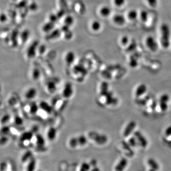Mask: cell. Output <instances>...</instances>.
<instances>
[{
	"label": "cell",
	"instance_id": "f1b7e54d",
	"mask_svg": "<svg viewBox=\"0 0 171 171\" xmlns=\"http://www.w3.org/2000/svg\"><path fill=\"white\" fill-rule=\"evenodd\" d=\"M100 22L97 21H94L92 22L91 28L94 31H98L101 29Z\"/></svg>",
	"mask_w": 171,
	"mask_h": 171
},
{
	"label": "cell",
	"instance_id": "f546056e",
	"mask_svg": "<svg viewBox=\"0 0 171 171\" xmlns=\"http://www.w3.org/2000/svg\"><path fill=\"white\" fill-rule=\"evenodd\" d=\"M91 165L87 162H83L80 165L79 171H89L91 169Z\"/></svg>",
	"mask_w": 171,
	"mask_h": 171
},
{
	"label": "cell",
	"instance_id": "7402d4cb",
	"mask_svg": "<svg viewBox=\"0 0 171 171\" xmlns=\"http://www.w3.org/2000/svg\"><path fill=\"white\" fill-rule=\"evenodd\" d=\"M111 12V9L108 6H103L100 9V14L103 17H107L109 16Z\"/></svg>",
	"mask_w": 171,
	"mask_h": 171
},
{
	"label": "cell",
	"instance_id": "ffe728a7",
	"mask_svg": "<svg viewBox=\"0 0 171 171\" xmlns=\"http://www.w3.org/2000/svg\"><path fill=\"white\" fill-rule=\"evenodd\" d=\"M128 160L125 158H123L119 163H118V165H116L115 167V170L116 171H123L126 168V166L128 165Z\"/></svg>",
	"mask_w": 171,
	"mask_h": 171
},
{
	"label": "cell",
	"instance_id": "d590c367",
	"mask_svg": "<svg viewBox=\"0 0 171 171\" xmlns=\"http://www.w3.org/2000/svg\"><path fill=\"white\" fill-rule=\"evenodd\" d=\"M128 38H127L126 36L123 37L121 40V43L123 45H124V44H126L127 43H128Z\"/></svg>",
	"mask_w": 171,
	"mask_h": 171
},
{
	"label": "cell",
	"instance_id": "9a60e30c",
	"mask_svg": "<svg viewBox=\"0 0 171 171\" xmlns=\"http://www.w3.org/2000/svg\"><path fill=\"white\" fill-rule=\"evenodd\" d=\"M133 136H135L137 144H139L143 148H146L148 146V141L143 134L139 131H135Z\"/></svg>",
	"mask_w": 171,
	"mask_h": 171
},
{
	"label": "cell",
	"instance_id": "4dcf8cb0",
	"mask_svg": "<svg viewBox=\"0 0 171 171\" xmlns=\"http://www.w3.org/2000/svg\"><path fill=\"white\" fill-rule=\"evenodd\" d=\"M128 143L131 147H135L137 144V141L135 136L133 135L128 138Z\"/></svg>",
	"mask_w": 171,
	"mask_h": 171
},
{
	"label": "cell",
	"instance_id": "8992f818",
	"mask_svg": "<svg viewBox=\"0 0 171 171\" xmlns=\"http://www.w3.org/2000/svg\"><path fill=\"white\" fill-rule=\"evenodd\" d=\"M60 94L61 97L65 100L69 101L73 98L75 95V88L74 85L69 82H66L61 86Z\"/></svg>",
	"mask_w": 171,
	"mask_h": 171
},
{
	"label": "cell",
	"instance_id": "8d00e7d4",
	"mask_svg": "<svg viewBox=\"0 0 171 171\" xmlns=\"http://www.w3.org/2000/svg\"><path fill=\"white\" fill-rule=\"evenodd\" d=\"M149 171H155V170H154V169H151L150 170H149Z\"/></svg>",
	"mask_w": 171,
	"mask_h": 171
},
{
	"label": "cell",
	"instance_id": "1f68e13d",
	"mask_svg": "<svg viewBox=\"0 0 171 171\" xmlns=\"http://www.w3.org/2000/svg\"><path fill=\"white\" fill-rule=\"evenodd\" d=\"M8 135H3V136H1V146L5 145L9 141L8 136Z\"/></svg>",
	"mask_w": 171,
	"mask_h": 171
},
{
	"label": "cell",
	"instance_id": "cb8c5ba5",
	"mask_svg": "<svg viewBox=\"0 0 171 171\" xmlns=\"http://www.w3.org/2000/svg\"><path fill=\"white\" fill-rule=\"evenodd\" d=\"M32 155V152L31 151H27L22 156V158H21L22 162L25 163L26 162L29 161L31 158L33 157Z\"/></svg>",
	"mask_w": 171,
	"mask_h": 171
},
{
	"label": "cell",
	"instance_id": "484cf974",
	"mask_svg": "<svg viewBox=\"0 0 171 171\" xmlns=\"http://www.w3.org/2000/svg\"><path fill=\"white\" fill-rule=\"evenodd\" d=\"M12 118L9 114L8 113L4 114L3 117H1V125L3 123L4 126H7V124L10 122L11 120H12Z\"/></svg>",
	"mask_w": 171,
	"mask_h": 171
},
{
	"label": "cell",
	"instance_id": "836d02e7",
	"mask_svg": "<svg viewBox=\"0 0 171 171\" xmlns=\"http://www.w3.org/2000/svg\"><path fill=\"white\" fill-rule=\"evenodd\" d=\"M148 4L151 7H155L157 5V0H146Z\"/></svg>",
	"mask_w": 171,
	"mask_h": 171
},
{
	"label": "cell",
	"instance_id": "ac0fdd59",
	"mask_svg": "<svg viewBox=\"0 0 171 171\" xmlns=\"http://www.w3.org/2000/svg\"><path fill=\"white\" fill-rule=\"evenodd\" d=\"M34 141L37 147V149L40 150V149H44L45 145L46 144V141H45V138L41 136L39 133H37L34 136Z\"/></svg>",
	"mask_w": 171,
	"mask_h": 171
},
{
	"label": "cell",
	"instance_id": "e0dca14e",
	"mask_svg": "<svg viewBox=\"0 0 171 171\" xmlns=\"http://www.w3.org/2000/svg\"><path fill=\"white\" fill-rule=\"evenodd\" d=\"M58 131V129L54 126H50L47 129L46 136L47 139L50 141H54L57 139Z\"/></svg>",
	"mask_w": 171,
	"mask_h": 171
},
{
	"label": "cell",
	"instance_id": "d4e9b609",
	"mask_svg": "<svg viewBox=\"0 0 171 171\" xmlns=\"http://www.w3.org/2000/svg\"><path fill=\"white\" fill-rule=\"evenodd\" d=\"M164 138L167 142H171V125L165 129L164 132Z\"/></svg>",
	"mask_w": 171,
	"mask_h": 171
},
{
	"label": "cell",
	"instance_id": "44dd1931",
	"mask_svg": "<svg viewBox=\"0 0 171 171\" xmlns=\"http://www.w3.org/2000/svg\"><path fill=\"white\" fill-rule=\"evenodd\" d=\"M113 20L114 23L118 25H122L125 24L126 22L125 17L121 14L115 15L113 17Z\"/></svg>",
	"mask_w": 171,
	"mask_h": 171
},
{
	"label": "cell",
	"instance_id": "3957f363",
	"mask_svg": "<svg viewBox=\"0 0 171 171\" xmlns=\"http://www.w3.org/2000/svg\"><path fill=\"white\" fill-rule=\"evenodd\" d=\"M60 79L55 76L50 77L45 81L44 84V89L45 92L49 95L54 96L56 94L58 89H61Z\"/></svg>",
	"mask_w": 171,
	"mask_h": 171
},
{
	"label": "cell",
	"instance_id": "30bf717a",
	"mask_svg": "<svg viewBox=\"0 0 171 171\" xmlns=\"http://www.w3.org/2000/svg\"><path fill=\"white\" fill-rule=\"evenodd\" d=\"M26 103L23 106L24 111L28 115H37L39 110V103H37L35 101Z\"/></svg>",
	"mask_w": 171,
	"mask_h": 171
},
{
	"label": "cell",
	"instance_id": "e575fe53",
	"mask_svg": "<svg viewBox=\"0 0 171 171\" xmlns=\"http://www.w3.org/2000/svg\"><path fill=\"white\" fill-rule=\"evenodd\" d=\"M140 16H141V19H142L143 21H146L145 19H146V18L147 16V12H146V11H143V12H141Z\"/></svg>",
	"mask_w": 171,
	"mask_h": 171
},
{
	"label": "cell",
	"instance_id": "5bb4252c",
	"mask_svg": "<svg viewBox=\"0 0 171 171\" xmlns=\"http://www.w3.org/2000/svg\"><path fill=\"white\" fill-rule=\"evenodd\" d=\"M162 43L163 47L167 48L169 45V40L170 36V30L168 26L164 25L162 26Z\"/></svg>",
	"mask_w": 171,
	"mask_h": 171
},
{
	"label": "cell",
	"instance_id": "8fae6325",
	"mask_svg": "<svg viewBox=\"0 0 171 171\" xmlns=\"http://www.w3.org/2000/svg\"><path fill=\"white\" fill-rule=\"evenodd\" d=\"M136 128V123L135 121L132 120L129 122L125 126L123 132V137L126 139H128V137L133 136L136 131L135 130Z\"/></svg>",
	"mask_w": 171,
	"mask_h": 171
},
{
	"label": "cell",
	"instance_id": "7c38bea8",
	"mask_svg": "<svg viewBox=\"0 0 171 171\" xmlns=\"http://www.w3.org/2000/svg\"><path fill=\"white\" fill-rule=\"evenodd\" d=\"M43 74V71L40 68L37 66H34L30 69L29 76L31 80L33 82H38L41 80Z\"/></svg>",
	"mask_w": 171,
	"mask_h": 171
},
{
	"label": "cell",
	"instance_id": "7a4b0ae2",
	"mask_svg": "<svg viewBox=\"0 0 171 171\" xmlns=\"http://www.w3.org/2000/svg\"><path fill=\"white\" fill-rule=\"evenodd\" d=\"M69 69H71V71L68 72V74L69 73V76L74 80L79 82H84L89 73V68L82 64L74 65Z\"/></svg>",
	"mask_w": 171,
	"mask_h": 171
},
{
	"label": "cell",
	"instance_id": "ba28073f",
	"mask_svg": "<svg viewBox=\"0 0 171 171\" xmlns=\"http://www.w3.org/2000/svg\"><path fill=\"white\" fill-rule=\"evenodd\" d=\"M51 100V104L55 111L61 112L65 108L68 101L63 99L61 95H54Z\"/></svg>",
	"mask_w": 171,
	"mask_h": 171
},
{
	"label": "cell",
	"instance_id": "74e56055",
	"mask_svg": "<svg viewBox=\"0 0 171 171\" xmlns=\"http://www.w3.org/2000/svg\"><path fill=\"white\" fill-rule=\"evenodd\" d=\"M40 171V170H38V171Z\"/></svg>",
	"mask_w": 171,
	"mask_h": 171
},
{
	"label": "cell",
	"instance_id": "6da1fadb",
	"mask_svg": "<svg viewBox=\"0 0 171 171\" xmlns=\"http://www.w3.org/2000/svg\"><path fill=\"white\" fill-rule=\"evenodd\" d=\"M97 102L102 107L115 106L118 104V99L111 91L109 84L107 82H101L98 85Z\"/></svg>",
	"mask_w": 171,
	"mask_h": 171
},
{
	"label": "cell",
	"instance_id": "4316f807",
	"mask_svg": "<svg viewBox=\"0 0 171 171\" xmlns=\"http://www.w3.org/2000/svg\"><path fill=\"white\" fill-rule=\"evenodd\" d=\"M147 163L151 168L153 169L155 171H157L159 169V165L158 164L157 162L154 159H153V158H149L147 161Z\"/></svg>",
	"mask_w": 171,
	"mask_h": 171
},
{
	"label": "cell",
	"instance_id": "9c48e42d",
	"mask_svg": "<svg viewBox=\"0 0 171 171\" xmlns=\"http://www.w3.org/2000/svg\"><path fill=\"white\" fill-rule=\"evenodd\" d=\"M38 96V90L35 87H28L23 91V98L27 102L35 101Z\"/></svg>",
	"mask_w": 171,
	"mask_h": 171
},
{
	"label": "cell",
	"instance_id": "d6a6232c",
	"mask_svg": "<svg viewBox=\"0 0 171 171\" xmlns=\"http://www.w3.org/2000/svg\"><path fill=\"white\" fill-rule=\"evenodd\" d=\"M115 5L118 7H121L125 4L126 0H113Z\"/></svg>",
	"mask_w": 171,
	"mask_h": 171
},
{
	"label": "cell",
	"instance_id": "603a6c76",
	"mask_svg": "<svg viewBox=\"0 0 171 171\" xmlns=\"http://www.w3.org/2000/svg\"><path fill=\"white\" fill-rule=\"evenodd\" d=\"M36 165V161L34 157H32L30 160L29 162L26 171H35Z\"/></svg>",
	"mask_w": 171,
	"mask_h": 171
},
{
	"label": "cell",
	"instance_id": "52a82bcc",
	"mask_svg": "<svg viewBox=\"0 0 171 171\" xmlns=\"http://www.w3.org/2000/svg\"><path fill=\"white\" fill-rule=\"evenodd\" d=\"M170 97L167 94H164L160 96L157 101L155 113L162 114L166 113L169 108Z\"/></svg>",
	"mask_w": 171,
	"mask_h": 171
},
{
	"label": "cell",
	"instance_id": "2e32d148",
	"mask_svg": "<svg viewBox=\"0 0 171 171\" xmlns=\"http://www.w3.org/2000/svg\"><path fill=\"white\" fill-rule=\"evenodd\" d=\"M76 61L75 55L74 52L69 51L66 54L64 58V62L65 64L68 68H71L75 65Z\"/></svg>",
	"mask_w": 171,
	"mask_h": 171
},
{
	"label": "cell",
	"instance_id": "4fadbf2b",
	"mask_svg": "<svg viewBox=\"0 0 171 171\" xmlns=\"http://www.w3.org/2000/svg\"><path fill=\"white\" fill-rule=\"evenodd\" d=\"M148 89L146 85L144 84H140L137 86L135 89L134 96L136 100H139L144 97L147 95Z\"/></svg>",
	"mask_w": 171,
	"mask_h": 171
},
{
	"label": "cell",
	"instance_id": "5b68a950",
	"mask_svg": "<svg viewBox=\"0 0 171 171\" xmlns=\"http://www.w3.org/2000/svg\"><path fill=\"white\" fill-rule=\"evenodd\" d=\"M89 140L86 135L73 136L68 140V146L69 147L75 149L79 147H83L88 143Z\"/></svg>",
	"mask_w": 171,
	"mask_h": 171
},
{
	"label": "cell",
	"instance_id": "277c9868",
	"mask_svg": "<svg viewBox=\"0 0 171 171\" xmlns=\"http://www.w3.org/2000/svg\"><path fill=\"white\" fill-rule=\"evenodd\" d=\"M89 141H91L98 146H103L108 142V137L105 134L95 130H90L86 134Z\"/></svg>",
	"mask_w": 171,
	"mask_h": 171
},
{
	"label": "cell",
	"instance_id": "83f0119b",
	"mask_svg": "<svg viewBox=\"0 0 171 171\" xmlns=\"http://www.w3.org/2000/svg\"><path fill=\"white\" fill-rule=\"evenodd\" d=\"M137 16H138V14L136 10H132L131 11H129L128 12V17L129 19L132 21L135 20L137 18Z\"/></svg>",
	"mask_w": 171,
	"mask_h": 171
},
{
	"label": "cell",
	"instance_id": "d6986e66",
	"mask_svg": "<svg viewBox=\"0 0 171 171\" xmlns=\"http://www.w3.org/2000/svg\"><path fill=\"white\" fill-rule=\"evenodd\" d=\"M146 44L148 49L151 51L155 52L158 49V45L157 43L155 42L153 37H149L147 38L146 40Z\"/></svg>",
	"mask_w": 171,
	"mask_h": 171
}]
</instances>
